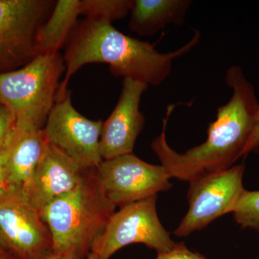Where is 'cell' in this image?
<instances>
[{"instance_id": "1", "label": "cell", "mask_w": 259, "mask_h": 259, "mask_svg": "<svg viewBox=\"0 0 259 259\" xmlns=\"http://www.w3.org/2000/svg\"><path fill=\"white\" fill-rule=\"evenodd\" d=\"M226 82L233 90L231 99L218 107L216 120L207 128V140L185 153H177L167 142V124L175 106L167 107L161 134L153 141L151 148L171 178L190 182L204 174L227 169L243 156L259 102L254 87L240 66H232L227 70Z\"/></svg>"}, {"instance_id": "2", "label": "cell", "mask_w": 259, "mask_h": 259, "mask_svg": "<svg viewBox=\"0 0 259 259\" xmlns=\"http://www.w3.org/2000/svg\"><path fill=\"white\" fill-rule=\"evenodd\" d=\"M201 34L195 30L190 41L177 50L160 53L156 44L119 31L111 23L86 18L78 22L66 44V71L57 95L67 93L70 78L89 64H107L116 77L158 86L169 76L173 61L196 47Z\"/></svg>"}, {"instance_id": "3", "label": "cell", "mask_w": 259, "mask_h": 259, "mask_svg": "<svg viewBox=\"0 0 259 259\" xmlns=\"http://www.w3.org/2000/svg\"><path fill=\"white\" fill-rule=\"evenodd\" d=\"M116 206L105 195L96 168L88 170L76 187L51 202L40 212L52 238V253L72 252L87 258Z\"/></svg>"}, {"instance_id": "4", "label": "cell", "mask_w": 259, "mask_h": 259, "mask_svg": "<svg viewBox=\"0 0 259 259\" xmlns=\"http://www.w3.org/2000/svg\"><path fill=\"white\" fill-rule=\"evenodd\" d=\"M65 71L64 57L57 53L37 55L18 69L0 73V103L14 112L17 120L44 128Z\"/></svg>"}, {"instance_id": "5", "label": "cell", "mask_w": 259, "mask_h": 259, "mask_svg": "<svg viewBox=\"0 0 259 259\" xmlns=\"http://www.w3.org/2000/svg\"><path fill=\"white\" fill-rule=\"evenodd\" d=\"M157 195L122 206L112 214L91 247L95 259H109L117 250L133 243H143L158 253L176 246L156 211Z\"/></svg>"}, {"instance_id": "6", "label": "cell", "mask_w": 259, "mask_h": 259, "mask_svg": "<svg viewBox=\"0 0 259 259\" xmlns=\"http://www.w3.org/2000/svg\"><path fill=\"white\" fill-rule=\"evenodd\" d=\"M0 246L17 259H44L52 253L49 228L19 187L0 192Z\"/></svg>"}, {"instance_id": "7", "label": "cell", "mask_w": 259, "mask_h": 259, "mask_svg": "<svg viewBox=\"0 0 259 259\" xmlns=\"http://www.w3.org/2000/svg\"><path fill=\"white\" fill-rule=\"evenodd\" d=\"M245 166L235 165L223 171L204 174L190 182L189 209L175 235L187 236L233 212L242 193Z\"/></svg>"}, {"instance_id": "8", "label": "cell", "mask_w": 259, "mask_h": 259, "mask_svg": "<svg viewBox=\"0 0 259 259\" xmlns=\"http://www.w3.org/2000/svg\"><path fill=\"white\" fill-rule=\"evenodd\" d=\"M54 5L51 0H0V73L18 69L37 56V30Z\"/></svg>"}, {"instance_id": "9", "label": "cell", "mask_w": 259, "mask_h": 259, "mask_svg": "<svg viewBox=\"0 0 259 259\" xmlns=\"http://www.w3.org/2000/svg\"><path fill=\"white\" fill-rule=\"evenodd\" d=\"M105 195L122 207L169 190L171 177L162 165L143 161L134 153L103 160L96 168Z\"/></svg>"}, {"instance_id": "10", "label": "cell", "mask_w": 259, "mask_h": 259, "mask_svg": "<svg viewBox=\"0 0 259 259\" xmlns=\"http://www.w3.org/2000/svg\"><path fill=\"white\" fill-rule=\"evenodd\" d=\"M103 122L80 114L71 103L69 91L56 97L44 126L47 141L77 162L83 169L98 168L102 160L100 136Z\"/></svg>"}, {"instance_id": "11", "label": "cell", "mask_w": 259, "mask_h": 259, "mask_svg": "<svg viewBox=\"0 0 259 259\" xmlns=\"http://www.w3.org/2000/svg\"><path fill=\"white\" fill-rule=\"evenodd\" d=\"M148 86L136 80L124 79L118 102L102 124L100 153L102 160L133 153L136 140L145 125L140 102Z\"/></svg>"}, {"instance_id": "12", "label": "cell", "mask_w": 259, "mask_h": 259, "mask_svg": "<svg viewBox=\"0 0 259 259\" xmlns=\"http://www.w3.org/2000/svg\"><path fill=\"white\" fill-rule=\"evenodd\" d=\"M87 171L64 151L48 143L22 190L28 202L40 212L51 202L74 190Z\"/></svg>"}, {"instance_id": "13", "label": "cell", "mask_w": 259, "mask_h": 259, "mask_svg": "<svg viewBox=\"0 0 259 259\" xmlns=\"http://www.w3.org/2000/svg\"><path fill=\"white\" fill-rule=\"evenodd\" d=\"M49 143L44 128L17 120L13 132L0 151L9 187L21 188L38 164Z\"/></svg>"}, {"instance_id": "14", "label": "cell", "mask_w": 259, "mask_h": 259, "mask_svg": "<svg viewBox=\"0 0 259 259\" xmlns=\"http://www.w3.org/2000/svg\"><path fill=\"white\" fill-rule=\"evenodd\" d=\"M191 4L190 0H134L129 28L138 35L148 36L169 24L181 26Z\"/></svg>"}, {"instance_id": "15", "label": "cell", "mask_w": 259, "mask_h": 259, "mask_svg": "<svg viewBox=\"0 0 259 259\" xmlns=\"http://www.w3.org/2000/svg\"><path fill=\"white\" fill-rule=\"evenodd\" d=\"M81 15L80 0H59L50 15L37 30L35 37L36 55L59 53L66 44Z\"/></svg>"}, {"instance_id": "16", "label": "cell", "mask_w": 259, "mask_h": 259, "mask_svg": "<svg viewBox=\"0 0 259 259\" xmlns=\"http://www.w3.org/2000/svg\"><path fill=\"white\" fill-rule=\"evenodd\" d=\"M134 0H80L81 15L111 23L129 14Z\"/></svg>"}, {"instance_id": "17", "label": "cell", "mask_w": 259, "mask_h": 259, "mask_svg": "<svg viewBox=\"0 0 259 259\" xmlns=\"http://www.w3.org/2000/svg\"><path fill=\"white\" fill-rule=\"evenodd\" d=\"M233 213L242 228L259 231V191H243Z\"/></svg>"}, {"instance_id": "18", "label": "cell", "mask_w": 259, "mask_h": 259, "mask_svg": "<svg viewBox=\"0 0 259 259\" xmlns=\"http://www.w3.org/2000/svg\"><path fill=\"white\" fill-rule=\"evenodd\" d=\"M16 122L17 117L14 112L0 103V151L9 139Z\"/></svg>"}, {"instance_id": "19", "label": "cell", "mask_w": 259, "mask_h": 259, "mask_svg": "<svg viewBox=\"0 0 259 259\" xmlns=\"http://www.w3.org/2000/svg\"><path fill=\"white\" fill-rule=\"evenodd\" d=\"M155 259H207L197 252L189 249L184 243H177L176 246L167 253H158Z\"/></svg>"}, {"instance_id": "20", "label": "cell", "mask_w": 259, "mask_h": 259, "mask_svg": "<svg viewBox=\"0 0 259 259\" xmlns=\"http://www.w3.org/2000/svg\"><path fill=\"white\" fill-rule=\"evenodd\" d=\"M259 153V107L255 118L254 126L248 140V144L243 152V156H247L250 152Z\"/></svg>"}, {"instance_id": "21", "label": "cell", "mask_w": 259, "mask_h": 259, "mask_svg": "<svg viewBox=\"0 0 259 259\" xmlns=\"http://www.w3.org/2000/svg\"><path fill=\"white\" fill-rule=\"evenodd\" d=\"M44 259H79V258L72 252H69V253H62V254L51 253Z\"/></svg>"}, {"instance_id": "22", "label": "cell", "mask_w": 259, "mask_h": 259, "mask_svg": "<svg viewBox=\"0 0 259 259\" xmlns=\"http://www.w3.org/2000/svg\"><path fill=\"white\" fill-rule=\"evenodd\" d=\"M8 187L9 186H8V182H7L4 168H3V165L0 162V192L6 190Z\"/></svg>"}, {"instance_id": "23", "label": "cell", "mask_w": 259, "mask_h": 259, "mask_svg": "<svg viewBox=\"0 0 259 259\" xmlns=\"http://www.w3.org/2000/svg\"><path fill=\"white\" fill-rule=\"evenodd\" d=\"M0 259H17L5 250H0Z\"/></svg>"}, {"instance_id": "24", "label": "cell", "mask_w": 259, "mask_h": 259, "mask_svg": "<svg viewBox=\"0 0 259 259\" xmlns=\"http://www.w3.org/2000/svg\"><path fill=\"white\" fill-rule=\"evenodd\" d=\"M86 259H95V255H94V253H92V252H90L88 255V256H87Z\"/></svg>"}, {"instance_id": "25", "label": "cell", "mask_w": 259, "mask_h": 259, "mask_svg": "<svg viewBox=\"0 0 259 259\" xmlns=\"http://www.w3.org/2000/svg\"><path fill=\"white\" fill-rule=\"evenodd\" d=\"M4 250V249H3V248H2V247H1V246H0V250Z\"/></svg>"}]
</instances>
